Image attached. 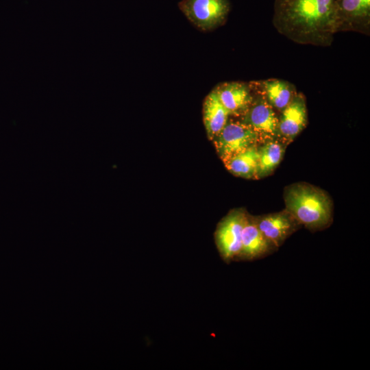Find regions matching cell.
I'll return each instance as SVG.
<instances>
[{"instance_id": "obj_1", "label": "cell", "mask_w": 370, "mask_h": 370, "mask_svg": "<svg viewBox=\"0 0 370 370\" xmlns=\"http://www.w3.org/2000/svg\"><path fill=\"white\" fill-rule=\"evenodd\" d=\"M273 25L300 45L329 47L335 29V0H275Z\"/></svg>"}, {"instance_id": "obj_2", "label": "cell", "mask_w": 370, "mask_h": 370, "mask_svg": "<svg viewBox=\"0 0 370 370\" xmlns=\"http://www.w3.org/2000/svg\"><path fill=\"white\" fill-rule=\"evenodd\" d=\"M285 209L312 232L329 227L333 221V202L328 193L305 182L286 186L283 194Z\"/></svg>"}, {"instance_id": "obj_3", "label": "cell", "mask_w": 370, "mask_h": 370, "mask_svg": "<svg viewBox=\"0 0 370 370\" xmlns=\"http://www.w3.org/2000/svg\"><path fill=\"white\" fill-rule=\"evenodd\" d=\"M179 8L196 27L208 32L224 25L230 3L229 0H182Z\"/></svg>"}, {"instance_id": "obj_4", "label": "cell", "mask_w": 370, "mask_h": 370, "mask_svg": "<svg viewBox=\"0 0 370 370\" xmlns=\"http://www.w3.org/2000/svg\"><path fill=\"white\" fill-rule=\"evenodd\" d=\"M243 208L230 211L218 223L214 239L222 260L230 263L238 260L241 249L242 231L247 217Z\"/></svg>"}, {"instance_id": "obj_5", "label": "cell", "mask_w": 370, "mask_h": 370, "mask_svg": "<svg viewBox=\"0 0 370 370\" xmlns=\"http://www.w3.org/2000/svg\"><path fill=\"white\" fill-rule=\"evenodd\" d=\"M212 141L223 162L260 143L257 134L241 120H228L225 127L212 139Z\"/></svg>"}, {"instance_id": "obj_6", "label": "cell", "mask_w": 370, "mask_h": 370, "mask_svg": "<svg viewBox=\"0 0 370 370\" xmlns=\"http://www.w3.org/2000/svg\"><path fill=\"white\" fill-rule=\"evenodd\" d=\"M253 90V101L241 121L257 134L260 143L278 139V116L275 110L261 94Z\"/></svg>"}, {"instance_id": "obj_7", "label": "cell", "mask_w": 370, "mask_h": 370, "mask_svg": "<svg viewBox=\"0 0 370 370\" xmlns=\"http://www.w3.org/2000/svg\"><path fill=\"white\" fill-rule=\"evenodd\" d=\"M335 29L369 36L370 0H335Z\"/></svg>"}, {"instance_id": "obj_8", "label": "cell", "mask_w": 370, "mask_h": 370, "mask_svg": "<svg viewBox=\"0 0 370 370\" xmlns=\"http://www.w3.org/2000/svg\"><path fill=\"white\" fill-rule=\"evenodd\" d=\"M253 218L262 234L278 249L301 226L285 208Z\"/></svg>"}, {"instance_id": "obj_9", "label": "cell", "mask_w": 370, "mask_h": 370, "mask_svg": "<svg viewBox=\"0 0 370 370\" xmlns=\"http://www.w3.org/2000/svg\"><path fill=\"white\" fill-rule=\"evenodd\" d=\"M308 125L306 99L297 92L278 116V139L289 145Z\"/></svg>"}, {"instance_id": "obj_10", "label": "cell", "mask_w": 370, "mask_h": 370, "mask_svg": "<svg viewBox=\"0 0 370 370\" xmlns=\"http://www.w3.org/2000/svg\"><path fill=\"white\" fill-rule=\"evenodd\" d=\"M220 102L230 116L241 117L250 106L254 92L250 82H227L214 89Z\"/></svg>"}, {"instance_id": "obj_11", "label": "cell", "mask_w": 370, "mask_h": 370, "mask_svg": "<svg viewBox=\"0 0 370 370\" xmlns=\"http://www.w3.org/2000/svg\"><path fill=\"white\" fill-rule=\"evenodd\" d=\"M277 249L258 229L253 216L247 214L242 231L241 249L238 260L251 261L263 258Z\"/></svg>"}, {"instance_id": "obj_12", "label": "cell", "mask_w": 370, "mask_h": 370, "mask_svg": "<svg viewBox=\"0 0 370 370\" xmlns=\"http://www.w3.org/2000/svg\"><path fill=\"white\" fill-rule=\"evenodd\" d=\"M254 90L261 94L269 104L281 112L297 93L295 86L288 81L270 78L249 82Z\"/></svg>"}, {"instance_id": "obj_13", "label": "cell", "mask_w": 370, "mask_h": 370, "mask_svg": "<svg viewBox=\"0 0 370 370\" xmlns=\"http://www.w3.org/2000/svg\"><path fill=\"white\" fill-rule=\"evenodd\" d=\"M230 113L220 102L213 90L206 97L203 104V120L208 138L212 139L227 123Z\"/></svg>"}, {"instance_id": "obj_14", "label": "cell", "mask_w": 370, "mask_h": 370, "mask_svg": "<svg viewBox=\"0 0 370 370\" xmlns=\"http://www.w3.org/2000/svg\"><path fill=\"white\" fill-rule=\"evenodd\" d=\"M287 145L279 139H273L258 145L259 154L258 180L273 173L281 162Z\"/></svg>"}, {"instance_id": "obj_15", "label": "cell", "mask_w": 370, "mask_h": 370, "mask_svg": "<svg viewBox=\"0 0 370 370\" xmlns=\"http://www.w3.org/2000/svg\"><path fill=\"white\" fill-rule=\"evenodd\" d=\"M258 145L249 147L223 162L226 169L235 176L258 180Z\"/></svg>"}]
</instances>
